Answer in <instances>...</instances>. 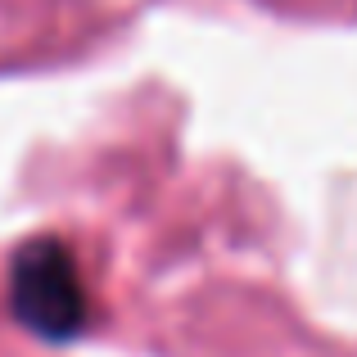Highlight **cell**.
I'll list each match as a JSON object with an SVG mask.
<instances>
[{"instance_id":"1","label":"cell","mask_w":357,"mask_h":357,"mask_svg":"<svg viewBox=\"0 0 357 357\" xmlns=\"http://www.w3.org/2000/svg\"><path fill=\"white\" fill-rule=\"evenodd\" d=\"M9 307L36 340H50V344H63L86 331V312H91L86 285H82V271L73 262V253L54 236L27 240L14 253Z\"/></svg>"}]
</instances>
